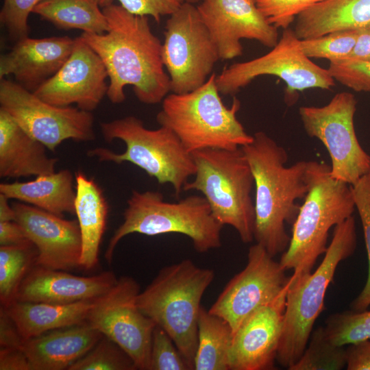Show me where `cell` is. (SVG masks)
<instances>
[{
	"label": "cell",
	"instance_id": "cell-1",
	"mask_svg": "<svg viewBox=\"0 0 370 370\" xmlns=\"http://www.w3.org/2000/svg\"><path fill=\"white\" fill-rule=\"evenodd\" d=\"M102 11L108 30L101 34L83 32L80 36L106 68L107 97L112 103H121L126 97L125 88L132 86L141 103H162L171 91L170 78L162 61V42L151 31L148 16L114 3Z\"/></svg>",
	"mask_w": 370,
	"mask_h": 370
},
{
	"label": "cell",
	"instance_id": "cell-2",
	"mask_svg": "<svg viewBox=\"0 0 370 370\" xmlns=\"http://www.w3.org/2000/svg\"><path fill=\"white\" fill-rule=\"evenodd\" d=\"M241 149L252 172L256 189L254 240L273 257L284 252L291 236L286 224L293 225L308 192L314 160L286 166V149L265 132L253 135Z\"/></svg>",
	"mask_w": 370,
	"mask_h": 370
},
{
	"label": "cell",
	"instance_id": "cell-3",
	"mask_svg": "<svg viewBox=\"0 0 370 370\" xmlns=\"http://www.w3.org/2000/svg\"><path fill=\"white\" fill-rule=\"evenodd\" d=\"M214 272L185 259L162 268L137 296L141 312L161 327L194 369L202 297Z\"/></svg>",
	"mask_w": 370,
	"mask_h": 370
},
{
	"label": "cell",
	"instance_id": "cell-4",
	"mask_svg": "<svg viewBox=\"0 0 370 370\" xmlns=\"http://www.w3.org/2000/svg\"><path fill=\"white\" fill-rule=\"evenodd\" d=\"M213 73L200 87L185 93L168 94L156 115L160 126L170 129L189 153L213 148L236 149L253 140L236 114L241 101L235 97L223 102Z\"/></svg>",
	"mask_w": 370,
	"mask_h": 370
},
{
	"label": "cell",
	"instance_id": "cell-5",
	"mask_svg": "<svg viewBox=\"0 0 370 370\" xmlns=\"http://www.w3.org/2000/svg\"><path fill=\"white\" fill-rule=\"evenodd\" d=\"M292 225L290 243L279 261L293 270L295 281L312 273L328 249L332 227L352 216L356 210L352 185L332 177L330 166L314 161L310 186Z\"/></svg>",
	"mask_w": 370,
	"mask_h": 370
},
{
	"label": "cell",
	"instance_id": "cell-6",
	"mask_svg": "<svg viewBox=\"0 0 370 370\" xmlns=\"http://www.w3.org/2000/svg\"><path fill=\"white\" fill-rule=\"evenodd\" d=\"M223 227L204 196L193 195L173 203L166 201L160 192L134 190L127 201L123 221L109 241L105 258L110 263L120 241L133 233L151 236L181 234L190 238L197 252L205 253L221 247Z\"/></svg>",
	"mask_w": 370,
	"mask_h": 370
},
{
	"label": "cell",
	"instance_id": "cell-7",
	"mask_svg": "<svg viewBox=\"0 0 370 370\" xmlns=\"http://www.w3.org/2000/svg\"><path fill=\"white\" fill-rule=\"evenodd\" d=\"M356 246V227L352 215L334 227L332 238L315 271L295 281L290 276L276 358L282 367L288 369L303 354L314 324L324 308L325 293L336 268L354 253Z\"/></svg>",
	"mask_w": 370,
	"mask_h": 370
},
{
	"label": "cell",
	"instance_id": "cell-8",
	"mask_svg": "<svg viewBox=\"0 0 370 370\" xmlns=\"http://www.w3.org/2000/svg\"><path fill=\"white\" fill-rule=\"evenodd\" d=\"M196 171L183 191L195 190L206 199L213 217L232 226L241 240L254 239L255 209L251 197L254 185L251 170L241 149L208 148L191 153Z\"/></svg>",
	"mask_w": 370,
	"mask_h": 370
},
{
	"label": "cell",
	"instance_id": "cell-9",
	"mask_svg": "<svg viewBox=\"0 0 370 370\" xmlns=\"http://www.w3.org/2000/svg\"><path fill=\"white\" fill-rule=\"evenodd\" d=\"M101 134L108 143L115 139L126 146L123 153L97 147L88 151L100 162L132 163L156 179L160 184H170L177 197L183 191L196 166L192 154L186 151L177 136L168 127L150 130L134 116L100 123Z\"/></svg>",
	"mask_w": 370,
	"mask_h": 370
},
{
	"label": "cell",
	"instance_id": "cell-10",
	"mask_svg": "<svg viewBox=\"0 0 370 370\" xmlns=\"http://www.w3.org/2000/svg\"><path fill=\"white\" fill-rule=\"evenodd\" d=\"M293 29H283L277 44L266 54L234 63L216 75L217 88L223 95L234 96L256 77L273 75L286 85V102H295L299 91L309 88L330 90L336 81L328 69L314 63L303 52Z\"/></svg>",
	"mask_w": 370,
	"mask_h": 370
},
{
	"label": "cell",
	"instance_id": "cell-11",
	"mask_svg": "<svg viewBox=\"0 0 370 370\" xmlns=\"http://www.w3.org/2000/svg\"><path fill=\"white\" fill-rule=\"evenodd\" d=\"M357 100L349 92L336 94L323 106H301L299 114L307 135L327 149L330 175L350 185L370 172V155L362 148L354 127Z\"/></svg>",
	"mask_w": 370,
	"mask_h": 370
},
{
	"label": "cell",
	"instance_id": "cell-12",
	"mask_svg": "<svg viewBox=\"0 0 370 370\" xmlns=\"http://www.w3.org/2000/svg\"><path fill=\"white\" fill-rule=\"evenodd\" d=\"M162 58L174 93L194 90L213 73L220 56L197 5L182 3L169 15Z\"/></svg>",
	"mask_w": 370,
	"mask_h": 370
},
{
	"label": "cell",
	"instance_id": "cell-13",
	"mask_svg": "<svg viewBox=\"0 0 370 370\" xmlns=\"http://www.w3.org/2000/svg\"><path fill=\"white\" fill-rule=\"evenodd\" d=\"M0 106L29 135L50 151H55L68 139L88 142L95 138L90 112L50 104L17 82L5 78L0 82Z\"/></svg>",
	"mask_w": 370,
	"mask_h": 370
},
{
	"label": "cell",
	"instance_id": "cell-14",
	"mask_svg": "<svg viewBox=\"0 0 370 370\" xmlns=\"http://www.w3.org/2000/svg\"><path fill=\"white\" fill-rule=\"evenodd\" d=\"M138 282L123 276L106 294L96 299L86 321L121 347L137 369L149 370L152 334L156 323L139 309Z\"/></svg>",
	"mask_w": 370,
	"mask_h": 370
},
{
	"label": "cell",
	"instance_id": "cell-15",
	"mask_svg": "<svg viewBox=\"0 0 370 370\" xmlns=\"http://www.w3.org/2000/svg\"><path fill=\"white\" fill-rule=\"evenodd\" d=\"M290 277L260 245H251L245 267L226 284L208 311L223 319L234 334L256 310L274 300Z\"/></svg>",
	"mask_w": 370,
	"mask_h": 370
},
{
	"label": "cell",
	"instance_id": "cell-16",
	"mask_svg": "<svg viewBox=\"0 0 370 370\" xmlns=\"http://www.w3.org/2000/svg\"><path fill=\"white\" fill-rule=\"evenodd\" d=\"M107 77L101 58L79 36L75 38L73 51L62 66L33 92L54 106L75 103L91 112L107 95Z\"/></svg>",
	"mask_w": 370,
	"mask_h": 370
},
{
	"label": "cell",
	"instance_id": "cell-17",
	"mask_svg": "<svg viewBox=\"0 0 370 370\" xmlns=\"http://www.w3.org/2000/svg\"><path fill=\"white\" fill-rule=\"evenodd\" d=\"M197 8L221 60L243 54L242 39L254 40L269 48L279 40L278 29L251 0H201Z\"/></svg>",
	"mask_w": 370,
	"mask_h": 370
},
{
	"label": "cell",
	"instance_id": "cell-18",
	"mask_svg": "<svg viewBox=\"0 0 370 370\" xmlns=\"http://www.w3.org/2000/svg\"><path fill=\"white\" fill-rule=\"evenodd\" d=\"M12 206L15 221L37 249L35 265L66 271L80 267L82 238L77 220H67L18 201Z\"/></svg>",
	"mask_w": 370,
	"mask_h": 370
},
{
	"label": "cell",
	"instance_id": "cell-19",
	"mask_svg": "<svg viewBox=\"0 0 370 370\" xmlns=\"http://www.w3.org/2000/svg\"><path fill=\"white\" fill-rule=\"evenodd\" d=\"M288 287V285L271 302L251 314L234 334L230 370L274 369L283 328Z\"/></svg>",
	"mask_w": 370,
	"mask_h": 370
},
{
	"label": "cell",
	"instance_id": "cell-20",
	"mask_svg": "<svg viewBox=\"0 0 370 370\" xmlns=\"http://www.w3.org/2000/svg\"><path fill=\"white\" fill-rule=\"evenodd\" d=\"M117 280L111 271L78 276L34 265L23 280L16 301L69 304L93 300L109 291Z\"/></svg>",
	"mask_w": 370,
	"mask_h": 370
},
{
	"label": "cell",
	"instance_id": "cell-21",
	"mask_svg": "<svg viewBox=\"0 0 370 370\" xmlns=\"http://www.w3.org/2000/svg\"><path fill=\"white\" fill-rule=\"evenodd\" d=\"M74 43L75 39L69 36L25 37L1 55L0 79L13 75L18 84L34 92L62 66Z\"/></svg>",
	"mask_w": 370,
	"mask_h": 370
},
{
	"label": "cell",
	"instance_id": "cell-22",
	"mask_svg": "<svg viewBox=\"0 0 370 370\" xmlns=\"http://www.w3.org/2000/svg\"><path fill=\"white\" fill-rule=\"evenodd\" d=\"M102 336L85 321L25 339L22 349L29 360L31 370L68 369Z\"/></svg>",
	"mask_w": 370,
	"mask_h": 370
},
{
	"label": "cell",
	"instance_id": "cell-23",
	"mask_svg": "<svg viewBox=\"0 0 370 370\" xmlns=\"http://www.w3.org/2000/svg\"><path fill=\"white\" fill-rule=\"evenodd\" d=\"M47 149L0 108L1 177H37L55 173L58 160L49 156Z\"/></svg>",
	"mask_w": 370,
	"mask_h": 370
},
{
	"label": "cell",
	"instance_id": "cell-24",
	"mask_svg": "<svg viewBox=\"0 0 370 370\" xmlns=\"http://www.w3.org/2000/svg\"><path fill=\"white\" fill-rule=\"evenodd\" d=\"M75 214L82 238L80 268L90 271L99 262V247L106 230L109 206L98 184L82 171L75 173Z\"/></svg>",
	"mask_w": 370,
	"mask_h": 370
},
{
	"label": "cell",
	"instance_id": "cell-25",
	"mask_svg": "<svg viewBox=\"0 0 370 370\" xmlns=\"http://www.w3.org/2000/svg\"><path fill=\"white\" fill-rule=\"evenodd\" d=\"M69 169L37 176L27 182L1 183L0 193L9 199L25 203L53 214H75L76 189Z\"/></svg>",
	"mask_w": 370,
	"mask_h": 370
},
{
	"label": "cell",
	"instance_id": "cell-26",
	"mask_svg": "<svg viewBox=\"0 0 370 370\" xmlns=\"http://www.w3.org/2000/svg\"><path fill=\"white\" fill-rule=\"evenodd\" d=\"M369 25L370 0H323L297 16L293 31L301 40Z\"/></svg>",
	"mask_w": 370,
	"mask_h": 370
},
{
	"label": "cell",
	"instance_id": "cell-27",
	"mask_svg": "<svg viewBox=\"0 0 370 370\" xmlns=\"http://www.w3.org/2000/svg\"><path fill=\"white\" fill-rule=\"evenodd\" d=\"M93 300L69 304L15 301L3 308L25 339L86 321Z\"/></svg>",
	"mask_w": 370,
	"mask_h": 370
},
{
	"label": "cell",
	"instance_id": "cell-28",
	"mask_svg": "<svg viewBox=\"0 0 370 370\" xmlns=\"http://www.w3.org/2000/svg\"><path fill=\"white\" fill-rule=\"evenodd\" d=\"M197 329L194 369L230 370L234 334L227 322L201 306Z\"/></svg>",
	"mask_w": 370,
	"mask_h": 370
},
{
	"label": "cell",
	"instance_id": "cell-29",
	"mask_svg": "<svg viewBox=\"0 0 370 370\" xmlns=\"http://www.w3.org/2000/svg\"><path fill=\"white\" fill-rule=\"evenodd\" d=\"M100 8L97 0H41L32 13L59 29L101 34L108 24Z\"/></svg>",
	"mask_w": 370,
	"mask_h": 370
},
{
	"label": "cell",
	"instance_id": "cell-30",
	"mask_svg": "<svg viewBox=\"0 0 370 370\" xmlns=\"http://www.w3.org/2000/svg\"><path fill=\"white\" fill-rule=\"evenodd\" d=\"M37 249L32 243L0 246V301L6 308L16 301L18 288L35 265Z\"/></svg>",
	"mask_w": 370,
	"mask_h": 370
},
{
	"label": "cell",
	"instance_id": "cell-31",
	"mask_svg": "<svg viewBox=\"0 0 370 370\" xmlns=\"http://www.w3.org/2000/svg\"><path fill=\"white\" fill-rule=\"evenodd\" d=\"M346 366V349L332 343L324 328L311 333L298 361L289 370H341Z\"/></svg>",
	"mask_w": 370,
	"mask_h": 370
},
{
	"label": "cell",
	"instance_id": "cell-32",
	"mask_svg": "<svg viewBox=\"0 0 370 370\" xmlns=\"http://www.w3.org/2000/svg\"><path fill=\"white\" fill-rule=\"evenodd\" d=\"M325 332L334 344L352 345L370 339V311L349 310L330 315Z\"/></svg>",
	"mask_w": 370,
	"mask_h": 370
},
{
	"label": "cell",
	"instance_id": "cell-33",
	"mask_svg": "<svg viewBox=\"0 0 370 370\" xmlns=\"http://www.w3.org/2000/svg\"><path fill=\"white\" fill-rule=\"evenodd\" d=\"M131 357L116 343L103 336L84 356L68 370H135Z\"/></svg>",
	"mask_w": 370,
	"mask_h": 370
},
{
	"label": "cell",
	"instance_id": "cell-34",
	"mask_svg": "<svg viewBox=\"0 0 370 370\" xmlns=\"http://www.w3.org/2000/svg\"><path fill=\"white\" fill-rule=\"evenodd\" d=\"M357 29H343L300 40L304 53L310 59H326L330 62L345 59L352 51Z\"/></svg>",
	"mask_w": 370,
	"mask_h": 370
},
{
	"label": "cell",
	"instance_id": "cell-35",
	"mask_svg": "<svg viewBox=\"0 0 370 370\" xmlns=\"http://www.w3.org/2000/svg\"><path fill=\"white\" fill-rule=\"evenodd\" d=\"M356 210L362 223L368 257V275L360 294L351 302L352 310L363 311L370 306V172L352 185Z\"/></svg>",
	"mask_w": 370,
	"mask_h": 370
},
{
	"label": "cell",
	"instance_id": "cell-36",
	"mask_svg": "<svg viewBox=\"0 0 370 370\" xmlns=\"http://www.w3.org/2000/svg\"><path fill=\"white\" fill-rule=\"evenodd\" d=\"M192 369L171 336L156 325L152 334L149 370Z\"/></svg>",
	"mask_w": 370,
	"mask_h": 370
},
{
	"label": "cell",
	"instance_id": "cell-37",
	"mask_svg": "<svg viewBox=\"0 0 370 370\" xmlns=\"http://www.w3.org/2000/svg\"><path fill=\"white\" fill-rule=\"evenodd\" d=\"M323 0H257L256 5L269 23L287 29L297 16Z\"/></svg>",
	"mask_w": 370,
	"mask_h": 370
},
{
	"label": "cell",
	"instance_id": "cell-38",
	"mask_svg": "<svg viewBox=\"0 0 370 370\" xmlns=\"http://www.w3.org/2000/svg\"><path fill=\"white\" fill-rule=\"evenodd\" d=\"M40 1L3 0L0 11V22L12 40L17 42L27 36L29 15Z\"/></svg>",
	"mask_w": 370,
	"mask_h": 370
},
{
	"label": "cell",
	"instance_id": "cell-39",
	"mask_svg": "<svg viewBox=\"0 0 370 370\" xmlns=\"http://www.w3.org/2000/svg\"><path fill=\"white\" fill-rule=\"evenodd\" d=\"M335 81L356 92H370V62L340 60L328 68Z\"/></svg>",
	"mask_w": 370,
	"mask_h": 370
},
{
	"label": "cell",
	"instance_id": "cell-40",
	"mask_svg": "<svg viewBox=\"0 0 370 370\" xmlns=\"http://www.w3.org/2000/svg\"><path fill=\"white\" fill-rule=\"evenodd\" d=\"M99 6L105 8L114 0H97ZM127 11L140 16H151L159 23L162 16H169L182 3L180 0H117Z\"/></svg>",
	"mask_w": 370,
	"mask_h": 370
},
{
	"label": "cell",
	"instance_id": "cell-41",
	"mask_svg": "<svg viewBox=\"0 0 370 370\" xmlns=\"http://www.w3.org/2000/svg\"><path fill=\"white\" fill-rule=\"evenodd\" d=\"M347 370H370V339L349 345L346 349Z\"/></svg>",
	"mask_w": 370,
	"mask_h": 370
},
{
	"label": "cell",
	"instance_id": "cell-42",
	"mask_svg": "<svg viewBox=\"0 0 370 370\" xmlns=\"http://www.w3.org/2000/svg\"><path fill=\"white\" fill-rule=\"evenodd\" d=\"M25 338L18 332L16 326L1 307L0 310V345L2 347L21 349Z\"/></svg>",
	"mask_w": 370,
	"mask_h": 370
},
{
	"label": "cell",
	"instance_id": "cell-43",
	"mask_svg": "<svg viewBox=\"0 0 370 370\" xmlns=\"http://www.w3.org/2000/svg\"><path fill=\"white\" fill-rule=\"evenodd\" d=\"M32 243L17 221L0 222V246H21Z\"/></svg>",
	"mask_w": 370,
	"mask_h": 370
},
{
	"label": "cell",
	"instance_id": "cell-44",
	"mask_svg": "<svg viewBox=\"0 0 370 370\" xmlns=\"http://www.w3.org/2000/svg\"><path fill=\"white\" fill-rule=\"evenodd\" d=\"M0 370H31V368L23 349L1 347Z\"/></svg>",
	"mask_w": 370,
	"mask_h": 370
},
{
	"label": "cell",
	"instance_id": "cell-45",
	"mask_svg": "<svg viewBox=\"0 0 370 370\" xmlns=\"http://www.w3.org/2000/svg\"><path fill=\"white\" fill-rule=\"evenodd\" d=\"M357 33L355 45L351 53L344 60L370 62V25L358 29Z\"/></svg>",
	"mask_w": 370,
	"mask_h": 370
},
{
	"label": "cell",
	"instance_id": "cell-46",
	"mask_svg": "<svg viewBox=\"0 0 370 370\" xmlns=\"http://www.w3.org/2000/svg\"><path fill=\"white\" fill-rule=\"evenodd\" d=\"M8 201L6 196L0 193V222L15 220V212Z\"/></svg>",
	"mask_w": 370,
	"mask_h": 370
},
{
	"label": "cell",
	"instance_id": "cell-47",
	"mask_svg": "<svg viewBox=\"0 0 370 370\" xmlns=\"http://www.w3.org/2000/svg\"><path fill=\"white\" fill-rule=\"evenodd\" d=\"M182 1V3H190V4H193V5H195V4H198L201 0H180Z\"/></svg>",
	"mask_w": 370,
	"mask_h": 370
},
{
	"label": "cell",
	"instance_id": "cell-48",
	"mask_svg": "<svg viewBox=\"0 0 370 370\" xmlns=\"http://www.w3.org/2000/svg\"><path fill=\"white\" fill-rule=\"evenodd\" d=\"M251 1H254V3H256V1L257 0H251Z\"/></svg>",
	"mask_w": 370,
	"mask_h": 370
}]
</instances>
